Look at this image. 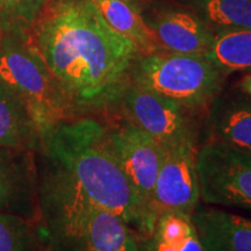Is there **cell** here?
Returning <instances> with one entry per match:
<instances>
[{"label":"cell","instance_id":"5","mask_svg":"<svg viewBox=\"0 0 251 251\" xmlns=\"http://www.w3.org/2000/svg\"><path fill=\"white\" fill-rule=\"evenodd\" d=\"M45 220L51 251H141L139 234L106 209L72 207Z\"/></svg>","mask_w":251,"mask_h":251},{"label":"cell","instance_id":"13","mask_svg":"<svg viewBox=\"0 0 251 251\" xmlns=\"http://www.w3.org/2000/svg\"><path fill=\"white\" fill-rule=\"evenodd\" d=\"M208 107L211 140L251 153V99L243 96L215 97Z\"/></svg>","mask_w":251,"mask_h":251},{"label":"cell","instance_id":"11","mask_svg":"<svg viewBox=\"0 0 251 251\" xmlns=\"http://www.w3.org/2000/svg\"><path fill=\"white\" fill-rule=\"evenodd\" d=\"M192 219L206 251H251V219L219 207L197 206Z\"/></svg>","mask_w":251,"mask_h":251},{"label":"cell","instance_id":"18","mask_svg":"<svg viewBox=\"0 0 251 251\" xmlns=\"http://www.w3.org/2000/svg\"><path fill=\"white\" fill-rule=\"evenodd\" d=\"M205 21L220 30H251V0H187Z\"/></svg>","mask_w":251,"mask_h":251},{"label":"cell","instance_id":"6","mask_svg":"<svg viewBox=\"0 0 251 251\" xmlns=\"http://www.w3.org/2000/svg\"><path fill=\"white\" fill-rule=\"evenodd\" d=\"M200 200L251 212V153L209 140L198 148Z\"/></svg>","mask_w":251,"mask_h":251},{"label":"cell","instance_id":"15","mask_svg":"<svg viewBox=\"0 0 251 251\" xmlns=\"http://www.w3.org/2000/svg\"><path fill=\"white\" fill-rule=\"evenodd\" d=\"M0 147L39 151L41 133L24 102L0 83Z\"/></svg>","mask_w":251,"mask_h":251},{"label":"cell","instance_id":"10","mask_svg":"<svg viewBox=\"0 0 251 251\" xmlns=\"http://www.w3.org/2000/svg\"><path fill=\"white\" fill-rule=\"evenodd\" d=\"M37 197V172L31 151L0 147V212L29 218Z\"/></svg>","mask_w":251,"mask_h":251},{"label":"cell","instance_id":"2","mask_svg":"<svg viewBox=\"0 0 251 251\" xmlns=\"http://www.w3.org/2000/svg\"><path fill=\"white\" fill-rule=\"evenodd\" d=\"M39 151L45 161L39 186L45 218L72 207H97L121 216L140 238L150 233L156 215L121 171L107 126L93 118L69 119L42 135Z\"/></svg>","mask_w":251,"mask_h":251},{"label":"cell","instance_id":"9","mask_svg":"<svg viewBox=\"0 0 251 251\" xmlns=\"http://www.w3.org/2000/svg\"><path fill=\"white\" fill-rule=\"evenodd\" d=\"M198 144L187 143L164 149V158L153 190V207L162 211L192 214L200 200L197 172Z\"/></svg>","mask_w":251,"mask_h":251},{"label":"cell","instance_id":"19","mask_svg":"<svg viewBox=\"0 0 251 251\" xmlns=\"http://www.w3.org/2000/svg\"><path fill=\"white\" fill-rule=\"evenodd\" d=\"M48 0H0V35L29 37Z\"/></svg>","mask_w":251,"mask_h":251},{"label":"cell","instance_id":"7","mask_svg":"<svg viewBox=\"0 0 251 251\" xmlns=\"http://www.w3.org/2000/svg\"><path fill=\"white\" fill-rule=\"evenodd\" d=\"M122 96L128 120L148 133L163 149L198 144L196 122L179 103L136 84L125 89Z\"/></svg>","mask_w":251,"mask_h":251},{"label":"cell","instance_id":"3","mask_svg":"<svg viewBox=\"0 0 251 251\" xmlns=\"http://www.w3.org/2000/svg\"><path fill=\"white\" fill-rule=\"evenodd\" d=\"M0 83L13 92L39 128L41 137L78 109L52 76L29 37L0 35Z\"/></svg>","mask_w":251,"mask_h":251},{"label":"cell","instance_id":"1","mask_svg":"<svg viewBox=\"0 0 251 251\" xmlns=\"http://www.w3.org/2000/svg\"><path fill=\"white\" fill-rule=\"evenodd\" d=\"M30 40L77 109L115 101L140 56L91 0H48Z\"/></svg>","mask_w":251,"mask_h":251},{"label":"cell","instance_id":"8","mask_svg":"<svg viewBox=\"0 0 251 251\" xmlns=\"http://www.w3.org/2000/svg\"><path fill=\"white\" fill-rule=\"evenodd\" d=\"M107 128L109 142L121 171L144 206L157 216L152 197L164 149L128 119Z\"/></svg>","mask_w":251,"mask_h":251},{"label":"cell","instance_id":"22","mask_svg":"<svg viewBox=\"0 0 251 251\" xmlns=\"http://www.w3.org/2000/svg\"><path fill=\"white\" fill-rule=\"evenodd\" d=\"M124 1L128 2V4L133 6V7H135V8L139 9V7H140V4H141V2L143 1V0H124ZM139 11H140V9H139Z\"/></svg>","mask_w":251,"mask_h":251},{"label":"cell","instance_id":"21","mask_svg":"<svg viewBox=\"0 0 251 251\" xmlns=\"http://www.w3.org/2000/svg\"><path fill=\"white\" fill-rule=\"evenodd\" d=\"M240 87L247 96L251 97V74L247 75V76L242 78V80L240 83Z\"/></svg>","mask_w":251,"mask_h":251},{"label":"cell","instance_id":"17","mask_svg":"<svg viewBox=\"0 0 251 251\" xmlns=\"http://www.w3.org/2000/svg\"><path fill=\"white\" fill-rule=\"evenodd\" d=\"M225 74L251 69V30H219L205 55Z\"/></svg>","mask_w":251,"mask_h":251},{"label":"cell","instance_id":"14","mask_svg":"<svg viewBox=\"0 0 251 251\" xmlns=\"http://www.w3.org/2000/svg\"><path fill=\"white\" fill-rule=\"evenodd\" d=\"M141 251H206L192 214L179 211H162L147 236L140 238Z\"/></svg>","mask_w":251,"mask_h":251},{"label":"cell","instance_id":"12","mask_svg":"<svg viewBox=\"0 0 251 251\" xmlns=\"http://www.w3.org/2000/svg\"><path fill=\"white\" fill-rule=\"evenodd\" d=\"M161 48L169 52L205 56L214 35L206 23L180 11H166L148 23Z\"/></svg>","mask_w":251,"mask_h":251},{"label":"cell","instance_id":"20","mask_svg":"<svg viewBox=\"0 0 251 251\" xmlns=\"http://www.w3.org/2000/svg\"><path fill=\"white\" fill-rule=\"evenodd\" d=\"M29 240L27 219L0 212V251H28Z\"/></svg>","mask_w":251,"mask_h":251},{"label":"cell","instance_id":"4","mask_svg":"<svg viewBox=\"0 0 251 251\" xmlns=\"http://www.w3.org/2000/svg\"><path fill=\"white\" fill-rule=\"evenodd\" d=\"M225 72L206 56L155 52L139 56L135 84L174 100L190 112L208 107L218 96Z\"/></svg>","mask_w":251,"mask_h":251},{"label":"cell","instance_id":"16","mask_svg":"<svg viewBox=\"0 0 251 251\" xmlns=\"http://www.w3.org/2000/svg\"><path fill=\"white\" fill-rule=\"evenodd\" d=\"M113 29L133 41L140 56L161 51V46L139 9L124 0H91Z\"/></svg>","mask_w":251,"mask_h":251}]
</instances>
